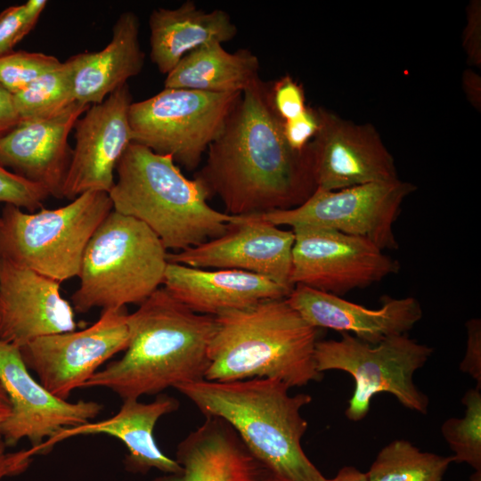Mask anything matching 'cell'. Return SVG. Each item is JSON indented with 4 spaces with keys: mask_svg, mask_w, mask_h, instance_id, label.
Masks as SVG:
<instances>
[{
    "mask_svg": "<svg viewBox=\"0 0 481 481\" xmlns=\"http://www.w3.org/2000/svg\"><path fill=\"white\" fill-rule=\"evenodd\" d=\"M325 481H368L366 472H363L353 466H345L341 468L337 475Z\"/></svg>",
    "mask_w": 481,
    "mask_h": 481,
    "instance_id": "40",
    "label": "cell"
},
{
    "mask_svg": "<svg viewBox=\"0 0 481 481\" xmlns=\"http://www.w3.org/2000/svg\"><path fill=\"white\" fill-rule=\"evenodd\" d=\"M195 178L232 216L262 215L303 204L315 191L308 145L287 143L282 121L260 78L246 88Z\"/></svg>",
    "mask_w": 481,
    "mask_h": 481,
    "instance_id": "1",
    "label": "cell"
},
{
    "mask_svg": "<svg viewBox=\"0 0 481 481\" xmlns=\"http://www.w3.org/2000/svg\"><path fill=\"white\" fill-rule=\"evenodd\" d=\"M167 263L166 248L146 224L112 210L86 245L72 307L84 314L140 305L162 284Z\"/></svg>",
    "mask_w": 481,
    "mask_h": 481,
    "instance_id": "6",
    "label": "cell"
},
{
    "mask_svg": "<svg viewBox=\"0 0 481 481\" xmlns=\"http://www.w3.org/2000/svg\"><path fill=\"white\" fill-rule=\"evenodd\" d=\"M20 120L43 119L60 114L76 102L73 67L68 59L23 90L12 94Z\"/></svg>",
    "mask_w": 481,
    "mask_h": 481,
    "instance_id": "27",
    "label": "cell"
},
{
    "mask_svg": "<svg viewBox=\"0 0 481 481\" xmlns=\"http://www.w3.org/2000/svg\"><path fill=\"white\" fill-rule=\"evenodd\" d=\"M11 411L12 406L9 396L5 391L2 381L0 380V440H2L1 432L3 426L9 419Z\"/></svg>",
    "mask_w": 481,
    "mask_h": 481,
    "instance_id": "41",
    "label": "cell"
},
{
    "mask_svg": "<svg viewBox=\"0 0 481 481\" xmlns=\"http://www.w3.org/2000/svg\"><path fill=\"white\" fill-rule=\"evenodd\" d=\"M127 324L124 355L99 370L82 388H108L126 400L205 379L214 316L193 312L163 287L128 314Z\"/></svg>",
    "mask_w": 481,
    "mask_h": 481,
    "instance_id": "2",
    "label": "cell"
},
{
    "mask_svg": "<svg viewBox=\"0 0 481 481\" xmlns=\"http://www.w3.org/2000/svg\"><path fill=\"white\" fill-rule=\"evenodd\" d=\"M48 192L37 183L14 174L0 164V202L35 212L49 197Z\"/></svg>",
    "mask_w": 481,
    "mask_h": 481,
    "instance_id": "30",
    "label": "cell"
},
{
    "mask_svg": "<svg viewBox=\"0 0 481 481\" xmlns=\"http://www.w3.org/2000/svg\"><path fill=\"white\" fill-rule=\"evenodd\" d=\"M291 284L337 296L398 273L400 264L367 239L338 231L292 228Z\"/></svg>",
    "mask_w": 481,
    "mask_h": 481,
    "instance_id": "12",
    "label": "cell"
},
{
    "mask_svg": "<svg viewBox=\"0 0 481 481\" xmlns=\"http://www.w3.org/2000/svg\"><path fill=\"white\" fill-rule=\"evenodd\" d=\"M241 94L164 87L130 105L133 143L170 155L186 170H193L223 131Z\"/></svg>",
    "mask_w": 481,
    "mask_h": 481,
    "instance_id": "9",
    "label": "cell"
},
{
    "mask_svg": "<svg viewBox=\"0 0 481 481\" xmlns=\"http://www.w3.org/2000/svg\"><path fill=\"white\" fill-rule=\"evenodd\" d=\"M462 89L469 102L478 111L481 110V77L472 69L462 74Z\"/></svg>",
    "mask_w": 481,
    "mask_h": 481,
    "instance_id": "38",
    "label": "cell"
},
{
    "mask_svg": "<svg viewBox=\"0 0 481 481\" xmlns=\"http://www.w3.org/2000/svg\"><path fill=\"white\" fill-rule=\"evenodd\" d=\"M319 128L316 109L307 107L299 116L282 122V131L289 145L303 151L313 140Z\"/></svg>",
    "mask_w": 481,
    "mask_h": 481,
    "instance_id": "32",
    "label": "cell"
},
{
    "mask_svg": "<svg viewBox=\"0 0 481 481\" xmlns=\"http://www.w3.org/2000/svg\"><path fill=\"white\" fill-rule=\"evenodd\" d=\"M4 447H5L4 443L2 440H0V453L4 452Z\"/></svg>",
    "mask_w": 481,
    "mask_h": 481,
    "instance_id": "43",
    "label": "cell"
},
{
    "mask_svg": "<svg viewBox=\"0 0 481 481\" xmlns=\"http://www.w3.org/2000/svg\"><path fill=\"white\" fill-rule=\"evenodd\" d=\"M178 407V400L167 394H159L151 403L123 400L119 411L112 417L64 428L41 444L35 452L46 453L58 443L73 436L104 434L125 444L128 452L124 461L126 470L146 474L157 469L165 474L178 473L181 466L161 452L153 434L158 420Z\"/></svg>",
    "mask_w": 481,
    "mask_h": 481,
    "instance_id": "20",
    "label": "cell"
},
{
    "mask_svg": "<svg viewBox=\"0 0 481 481\" xmlns=\"http://www.w3.org/2000/svg\"><path fill=\"white\" fill-rule=\"evenodd\" d=\"M433 347L407 334L371 345L349 333L339 339L318 340L314 359L317 370L343 371L352 376L355 389L346 409L349 420L360 421L369 412L372 397L389 393L405 408L427 414L429 398L414 383V373L432 355Z\"/></svg>",
    "mask_w": 481,
    "mask_h": 481,
    "instance_id": "8",
    "label": "cell"
},
{
    "mask_svg": "<svg viewBox=\"0 0 481 481\" xmlns=\"http://www.w3.org/2000/svg\"><path fill=\"white\" fill-rule=\"evenodd\" d=\"M20 121L12 94L0 85V138L16 126Z\"/></svg>",
    "mask_w": 481,
    "mask_h": 481,
    "instance_id": "37",
    "label": "cell"
},
{
    "mask_svg": "<svg viewBox=\"0 0 481 481\" xmlns=\"http://www.w3.org/2000/svg\"><path fill=\"white\" fill-rule=\"evenodd\" d=\"M127 316L126 307L106 309L86 329L37 338L20 348L24 363L50 393L68 400L105 362L126 349Z\"/></svg>",
    "mask_w": 481,
    "mask_h": 481,
    "instance_id": "11",
    "label": "cell"
},
{
    "mask_svg": "<svg viewBox=\"0 0 481 481\" xmlns=\"http://www.w3.org/2000/svg\"><path fill=\"white\" fill-rule=\"evenodd\" d=\"M175 388L206 418L227 422L277 481H325L301 445L308 427L301 409L312 402L310 395H290L287 384L266 378L232 382L203 379Z\"/></svg>",
    "mask_w": 481,
    "mask_h": 481,
    "instance_id": "3",
    "label": "cell"
},
{
    "mask_svg": "<svg viewBox=\"0 0 481 481\" xmlns=\"http://www.w3.org/2000/svg\"><path fill=\"white\" fill-rule=\"evenodd\" d=\"M35 455L31 448L13 452L0 453V481L25 471Z\"/></svg>",
    "mask_w": 481,
    "mask_h": 481,
    "instance_id": "36",
    "label": "cell"
},
{
    "mask_svg": "<svg viewBox=\"0 0 481 481\" xmlns=\"http://www.w3.org/2000/svg\"><path fill=\"white\" fill-rule=\"evenodd\" d=\"M24 6L12 5L0 12V58L13 52L14 46L25 37Z\"/></svg>",
    "mask_w": 481,
    "mask_h": 481,
    "instance_id": "33",
    "label": "cell"
},
{
    "mask_svg": "<svg viewBox=\"0 0 481 481\" xmlns=\"http://www.w3.org/2000/svg\"><path fill=\"white\" fill-rule=\"evenodd\" d=\"M45 0H29L23 4L24 6V33L27 36L36 26L41 13L47 5Z\"/></svg>",
    "mask_w": 481,
    "mask_h": 481,
    "instance_id": "39",
    "label": "cell"
},
{
    "mask_svg": "<svg viewBox=\"0 0 481 481\" xmlns=\"http://www.w3.org/2000/svg\"><path fill=\"white\" fill-rule=\"evenodd\" d=\"M319 128L308 144L316 188L336 191L399 179L394 158L371 124L317 108Z\"/></svg>",
    "mask_w": 481,
    "mask_h": 481,
    "instance_id": "13",
    "label": "cell"
},
{
    "mask_svg": "<svg viewBox=\"0 0 481 481\" xmlns=\"http://www.w3.org/2000/svg\"><path fill=\"white\" fill-rule=\"evenodd\" d=\"M178 473L152 481H277L248 450L234 429L219 418L206 420L176 449Z\"/></svg>",
    "mask_w": 481,
    "mask_h": 481,
    "instance_id": "22",
    "label": "cell"
},
{
    "mask_svg": "<svg viewBox=\"0 0 481 481\" xmlns=\"http://www.w3.org/2000/svg\"><path fill=\"white\" fill-rule=\"evenodd\" d=\"M74 309L60 282L0 259V339L22 347L47 335L75 330Z\"/></svg>",
    "mask_w": 481,
    "mask_h": 481,
    "instance_id": "17",
    "label": "cell"
},
{
    "mask_svg": "<svg viewBox=\"0 0 481 481\" xmlns=\"http://www.w3.org/2000/svg\"><path fill=\"white\" fill-rule=\"evenodd\" d=\"M270 95L273 107L282 122L299 116L307 108L302 86L289 75L270 85Z\"/></svg>",
    "mask_w": 481,
    "mask_h": 481,
    "instance_id": "31",
    "label": "cell"
},
{
    "mask_svg": "<svg viewBox=\"0 0 481 481\" xmlns=\"http://www.w3.org/2000/svg\"><path fill=\"white\" fill-rule=\"evenodd\" d=\"M259 61L248 49L234 53L222 44L203 45L182 58L167 74L165 88H184L208 93H242L259 79Z\"/></svg>",
    "mask_w": 481,
    "mask_h": 481,
    "instance_id": "25",
    "label": "cell"
},
{
    "mask_svg": "<svg viewBox=\"0 0 481 481\" xmlns=\"http://www.w3.org/2000/svg\"><path fill=\"white\" fill-rule=\"evenodd\" d=\"M469 481H481V470H474L469 476Z\"/></svg>",
    "mask_w": 481,
    "mask_h": 481,
    "instance_id": "42",
    "label": "cell"
},
{
    "mask_svg": "<svg viewBox=\"0 0 481 481\" xmlns=\"http://www.w3.org/2000/svg\"><path fill=\"white\" fill-rule=\"evenodd\" d=\"M112 210L109 193L97 191L37 212L5 204L0 216V259L60 283L77 277L87 243Z\"/></svg>",
    "mask_w": 481,
    "mask_h": 481,
    "instance_id": "7",
    "label": "cell"
},
{
    "mask_svg": "<svg viewBox=\"0 0 481 481\" xmlns=\"http://www.w3.org/2000/svg\"><path fill=\"white\" fill-rule=\"evenodd\" d=\"M214 317L206 380L266 378L293 387L322 379L314 359L319 329L306 322L286 298Z\"/></svg>",
    "mask_w": 481,
    "mask_h": 481,
    "instance_id": "4",
    "label": "cell"
},
{
    "mask_svg": "<svg viewBox=\"0 0 481 481\" xmlns=\"http://www.w3.org/2000/svg\"><path fill=\"white\" fill-rule=\"evenodd\" d=\"M88 108L76 102L53 117L20 120L0 138V164L62 199L72 157L69 135Z\"/></svg>",
    "mask_w": 481,
    "mask_h": 481,
    "instance_id": "18",
    "label": "cell"
},
{
    "mask_svg": "<svg viewBox=\"0 0 481 481\" xmlns=\"http://www.w3.org/2000/svg\"><path fill=\"white\" fill-rule=\"evenodd\" d=\"M452 456L423 452L405 439H395L377 454L368 481H442Z\"/></svg>",
    "mask_w": 481,
    "mask_h": 481,
    "instance_id": "26",
    "label": "cell"
},
{
    "mask_svg": "<svg viewBox=\"0 0 481 481\" xmlns=\"http://www.w3.org/2000/svg\"><path fill=\"white\" fill-rule=\"evenodd\" d=\"M109 196L113 210L146 224L179 251L224 234L232 215L213 208L208 189L183 175L170 155L132 143L120 159Z\"/></svg>",
    "mask_w": 481,
    "mask_h": 481,
    "instance_id": "5",
    "label": "cell"
},
{
    "mask_svg": "<svg viewBox=\"0 0 481 481\" xmlns=\"http://www.w3.org/2000/svg\"><path fill=\"white\" fill-rule=\"evenodd\" d=\"M416 190L400 179L328 191L316 188L300 206L262 214L274 225L314 227L362 237L380 249L399 248L394 224L404 200Z\"/></svg>",
    "mask_w": 481,
    "mask_h": 481,
    "instance_id": "10",
    "label": "cell"
},
{
    "mask_svg": "<svg viewBox=\"0 0 481 481\" xmlns=\"http://www.w3.org/2000/svg\"><path fill=\"white\" fill-rule=\"evenodd\" d=\"M462 46L468 62L481 67V1L472 0L467 7V23L463 29Z\"/></svg>",
    "mask_w": 481,
    "mask_h": 481,
    "instance_id": "34",
    "label": "cell"
},
{
    "mask_svg": "<svg viewBox=\"0 0 481 481\" xmlns=\"http://www.w3.org/2000/svg\"><path fill=\"white\" fill-rule=\"evenodd\" d=\"M139 33L138 16L125 11L116 20L111 39L102 50L69 58L74 72L76 102L89 106L101 103L142 71L144 53Z\"/></svg>",
    "mask_w": 481,
    "mask_h": 481,
    "instance_id": "23",
    "label": "cell"
},
{
    "mask_svg": "<svg viewBox=\"0 0 481 481\" xmlns=\"http://www.w3.org/2000/svg\"><path fill=\"white\" fill-rule=\"evenodd\" d=\"M467 346L460 363L461 371L469 375L481 389V320L471 318L466 322Z\"/></svg>",
    "mask_w": 481,
    "mask_h": 481,
    "instance_id": "35",
    "label": "cell"
},
{
    "mask_svg": "<svg viewBox=\"0 0 481 481\" xmlns=\"http://www.w3.org/2000/svg\"><path fill=\"white\" fill-rule=\"evenodd\" d=\"M162 284L195 313L216 316L262 301L287 298L291 291L273 280L231 269H201L168 262Z\"/></svg>",
    "mask_w": 481,
    "mask_h": 481,
    "instance_id": "21",
    "label": "cell"
},
{
    "mask_svg": "<svg viewBox=\"0 0 481 481\" xmlns=\"http://www.w3.org/2000/svg\"><path fill=\"white\" fill-rule=\"evenodd\" d=\"M286 299L313 327L349 333L371 345L406 334L423 316L421 305L413 297H384L379 308L371 309L340 296L297 284Z\"/></svg>",
    "mask_w": 481,
    "mask_h": 481,
    "instance_id": "19",
    "label": "cell"
},
{
    "mask_svg": "<svg viewBox=\"0 0 481 481\" xmlns=\"http://www.w3.org/2000/svg\"><path fill=\"white\" fill-rule=\"evenodd\" d=\"M61 61L44 53L13 51L0 58V85L12 94L26 88Z\"/></svg>",
    "mask_w": 481,
    "mask_h": 481,
    "instance_id": "29",
    "label": "cell"
},
{
    "mask_svg": "<svg viewBox=\"0 0 481 481\" xmlns=\"http://www.w3.org/2000/svg\"><path fill=\"white\" fill-rule=\"evenodd\" d=\"M481 389H469L461 402L465 415L449 418L441 426V433L452 452V461L467 463L474 470H481Z\"/></svg>",
    "mask_w": 481,
    "mask_h": 481,
    "instance_id": "28",
    "label": "cell"
},
{
    "mask_svg": "<svg viewBox=\"0 0 481 481\" xmlns=\"http://www.w3.org/2000/svg\"><path fill=\"white\" fill-rule=\"evenodd\" d=\"M294 241L292 230H282L262 215L233 216L224 234L167 254V261L201 269L257 273L292 289Z\"/></svg>",
    "mask_w": 481,
    "mask_h": 481,
    "instance_id": "14",
    "label": "cell"
},
{
    "mask_svg": "<svg viewBox=\"0 0 481 481\" xmlns=\"http://www.w3.org/2000/svg\"><path fill=\"white\" fill-rule=\"evenodd\" d=\"M0 380L9 396L12 411L1 437L7 446L26 438L36 449L59 431L94 419L102 405L94 401L75 403L50 393L29 373L20 347L0 339Z\"/></svg>",
    "mask_w": 481,
    "mask_h": 481,
    "instance_id": "15",
    "label": "cell"
},
{
    "mask_svg": "<svg viewBox=\"0 0 481 481\" xmlns=\"http://www.w3.org/2000/svg\"><path fill=\"white\" fill-rule=\"evenodd\" d=\"M149 28L151 60L166 75L189 53L212 43L223 45L238 31L226 11L208 12L191 0L176 8L152 10Z\"/></svg>",
    "mask_w": 481,
    "mask_h": 481,
    "instance_id": "24",
    "label": "cell"
},
{
    "mask_svg": "<svg viewBox=\"0 0 481 481\" xmlns=\"http://www.w3.org/2000/svg\"><path fill=\"white\" fill-rule=\"evenodd\" d=\"M132 95L127 84L103 102L90 105L77 120L75 148L63 186V198L74 200L87 192L111 190L114 172L130 143Z\"/></svg>",
    "mask_w": 481,
    "mask_h": 481,
    "instance_id": "16",
    "label": "cell"
}]
</instances>
